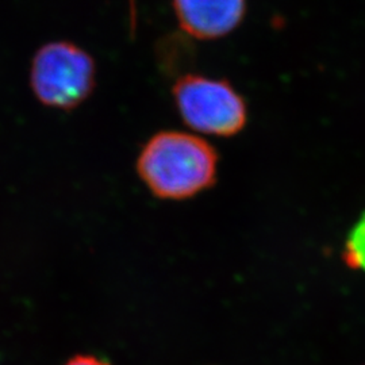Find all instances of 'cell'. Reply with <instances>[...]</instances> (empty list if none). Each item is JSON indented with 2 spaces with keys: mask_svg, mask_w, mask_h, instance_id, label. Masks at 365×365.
<instances>
[{
  "mask_svg": "<svg viewBox=\"0 0 365 365\" xmlns=\"http://www.w3.org/2000/svg\"><path fill=\"white\" fill-rule=\"evenodd\" d=\"M218 155L200 137L182 131L153 135L137 161L140 178L160 199L182 200L210 188L217 178Z\"/></svg>",
  "mask_w": 365,
  "mask_h": 365,
  "instance_id": "1",
  "label": "cell"
},
{
  "mask_svg": "<svg viewBox=\"0 0 365 365\" xmlns=\"http://www.w3.org/2000/svg\"><path fill=\"white\" fill-rule=\"evenodd\" d=\"M172 93L185 125L199 133L232 137L247 125V103L227 80L188 73L176 80Z\"/></svg>",
  "mask_w": 365,
  "mask_h": 365,
  "instance_id": "2",
  "label": "cell"
},
{
  "mask_svg": "<svg viewBox=\"0 0 365 365\" xmlns=\"http://www.w3.org/2000/svg\"><path fill=\"white\" fill-rule=\"evenodd\" d=\"M95 66L91 57L68 42H53L39 51L31 68V86L43 105L69 110L91 93Z\"/></svg>",
  "mask_w": 365,
  "mask_h": 365,
  "instance_id": "3",
  "label": "cell"
},
{
  "mask_svg": "<svg viewBox=\"0 0 365 365\" xmlns=\"http://www.w3.org/2000/svg\"><path fill=\"white\" fill-rule=\"evenodd\" d=\"M179 26L188 37L203 41L232 34L248 11V0H172Z\"/></svg>",
  "mask_w": 365,
  "mask_h": 365,
  "instance_id": "4",
  "label": "cell"
},
{
  "mask_svg": "<svg viewBox=\"0 0 365 365\" xmlns=\"http://www.w3.org/2000/svg\"><path fill=\"white\" fill-rule=\"evenodd\" d=\"M342 260L348 268L365 274V211L348 233L342 249Z\"/></svg>",
  "mask_w": 365,
  "mask_h": 365,
  "instance_id": "5",
  "label": "cell"
},
{
  "mask_svg": "<svg viewBox=\"0 0 365 365\" xmlns=\"http://www.w3.org/2000/svg\"><path fill=\"white\" fill-rule=\"evenodd\" d=\"M66 365H111L105 360L90 356V354H78L75 357H72Z\"/></svg>",
  "mask_w": 365,
  "mask_h": 365,
  "instance_id": "6",
  "label": "cell"
}]
</instances>
